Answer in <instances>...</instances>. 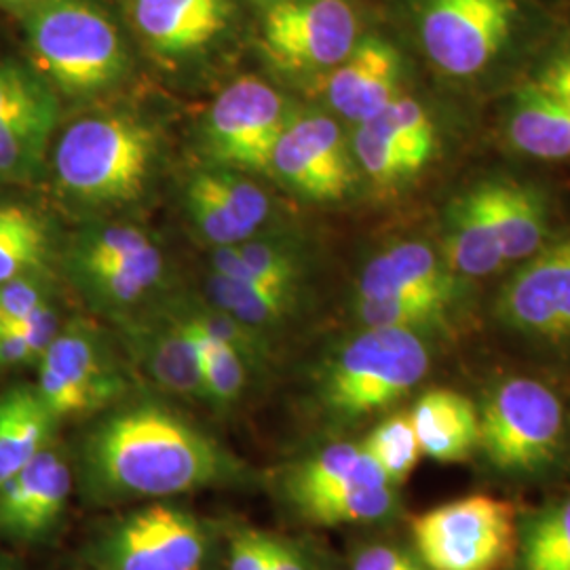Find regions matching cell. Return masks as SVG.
<instances>
[{"instance_id":"cell-1","label":"cell","mask_w":570,"mask_h":570,"mask_svg":"<svg viewBox=\"0 0 570 570\" xmlns=\"http://www.w3.org/2000/svg\"><path fill=\"white\" fill-rule=\"evenodd\" d=\"M242 465L204 431L159 406L125 407L89 433L85 487L102 499H157L233 480Z\"/></svg>"},{"instance_id":"cell-2","label":"cell","mask_w":570,"mask_h":570,"mask_svg":"<svg viewBox=\"0 0 570 570\" xmlns=\"http://www.w3.org/2000/svg\"><path fill=\"white\" fill-rule=\"evenodd\" d=\"M20 21L30 66L63 98H96L134 70L127 28L102 0H45Z\"/></svg>"},{"instance_id":"cell-3","label":"cell","mask_w":570,"mask_h":570,"mask_svg":"<svg viewBox=\"0 0 570 570\" xmlns=\"http://www.w3.org/2000/svg\"><path fill=\"white\" fill-rule=\"evenodd\" d=\"M159 159V134L131 112H98L70 122L51 148L61 197L85 207L140 199Z\"/></svg>"},{"instance_id":"cell-4","label":"cell","mask_w":570,"mask_h":570,"mask_svg":"<svg viewBox=\"0 0 570 570\" xmlns=\"http://www.w3.org/2000/svg\"><path fill=\"white\" fill-rule=\"evenodd\" d=\"M429 370V351L419 332L366 327L327 362L320 397L330 414L353 421L395 404Z\"/></svg>"},{"instance_id":"cell-5","label":"cell","mask_w":570,"mask_h":570,"mask_svg":"<svg viewBox=\"0 0 570 570\" xmlns=\"http://www.w3.org/2000/svg\"><path fill=\"white\" fill-rule=\"evenodd\" d=\"M362 28L355 0H273L256 9L254 41L277 75L317 79L351 56Z\"/></svg>"},{"instance_id":"cell-6","label":"cell","mask_w":570,"mask_h":570,"mask_svg":"<svg viewBox=\"0 0 570 570\" xmlns=\"http://www.w3.org/2000/svg\"><path fill=\"white\" fill-rule=\"evenodd\" d=\"M66 268L91 305L127 313L161 287L165 256L140 226L98 223L72 237Z\"/></svg>"},{"instance_id":"cell-7","label":"cell","mask_w":570,"mask_h":570,"mask_svg":"<svg viewBox=\"0 0 570 570\" xmlns=\"http://www.w3.org/2000/svg\"><path fill=\"white\" fill-rule=\"evenodd\" d=\"M244 0H117L131 42L167 70L209 60L237 39Z\"/></svg>"},{"instance_id":"cell-8","label":"cell","mask_w":570,"mask_h":570,"mask_svg":"<svg viewBox=\"0 0 570 570\" xmlns=\"http://www.w3.org/2000/svg\"><path fill=\"white\" fill-rule=\"evenodd\" d=\"M564 438L558 395L534 379L497 385L480 412V446L505 473H537L553 463Z\"/></svg>"},{"instance_id":"cell-9","label":"cell","mask_w":570,"mask_h":570,"mask_svg":"<svg viewBox=\"0 0 570 570\" xmlns=\"http://www.w3.org/2000/svg\"><path fill=\"white\" fill-rule=\"evenodd\" d=\"M515 534L513 508L489 494L463 497L412 520L429 570H499L515 550Z\"/></svg>"},{"instance_id":"cell-10","label":"cell","mask_w":570,"mask_h":570,"mask_svg":"<svg viewBox=\"0 0 570 570\" xmlns=\"http://www.w3.org/2000/svg\"><path fill=\"white\" fill-rule=\"evenodd\" d=\"M294 110L265 79L245 75L228 82L202 122V148L212 165L263 174Z\"/></svg>"},{"instance_id":"cell-11","label":"cell","mask_w":570,"mask_h":570,"mask_svg":"<svg viewBox=\"0 0 570 570\" xmlns=\"http://www.w3.org/2000/svg\"><path fill=\"white\" fill-rule=\"evenodd\" d=\"M518 0H416V32L429 61L469 79L494 60L513 35Z\"/></svg>"},{"instance_id":"cell-12","label":"cell","mask_w":570,"mask_h":570,"mask_svg":"<svg viewBox=\"0 0 570 570\" xmlns=\"http://www.w3.org/2000/svg\"><path fill=\"white\" fill-rule=\"evenodd\" d=\"M266 174L303 199L332 204L357 183V164L338 122L320 112H292Z\"/></svg>"},{"instance_id":"cell-13","label":"cell","mask_w":570,"mask_h":570,"mask_svg":"<svg viewBox=\"0 0 570 570\" xmlns=\"http://www.w3.org/2000/svg\"><path fill=\"white\" fill-rule=\"evenodd\" d=\"M122 381L94 327L72 322L58 332L39 362L45 406L56 419L81 416L110 404Z\"/></svg>"},{"instance_id":"cell-14","label":"cell","mask_w":570,"mask_h":570,"mask_svg":"<svg viewBox=\"0 0 570 570\" xmlns=\"http://www.w3.org/2000/svg\"><path fill=\"white\" fill-rule=\"evenodd\" d=\"M207 534L195 515L150 505L127 515L104 541V570H199Z\"/></svg>"},{"instance_id":"cell-15","label":"cell","mask_w":570,"mask_h":570,"mask_svg":"<svg viewBox=\"0 0 570 570\" xmlns=\"http://www.w3.org/2000/svg\"><path fill=\"white\" fill-rule=\"evenodd\" d=\"M184 207L205 244H242L258 237L273 214L265 190L242 171L207 164L184 184Z\"/></svg>"},{"instance_id":"cell-16","label":"cell","mask_w":570,"mask_h":570,"mask_svg":"<svg viewBox=\"0 0 570 570\" xmlns=\"http://www.w3.org/2000/svg\"><path fill=\"white\" fill-rule=\"evenodd\" d=\"M508 326L546 341H570V239L537 252L499 298Z\"/></svg>"},{"instance_id":"cell-17","label":"cell","mask_w":570,"mask_h":570,"mask_svg":"<svg viewBox=\"0 0 570 570\" xmlns=\"http://www.w3.org/2000/svg\"><path fill=\"white\" fill-rule=\"evenodd\" d=\"M72 489L70 468L58 450L41 454L0 484V534L11 541H41L60 524Z\"/></svg>"},{"instance_id":"cell-18","label":"cell","mask_w":570,"mask_h":570,"mask_svg":"<svg viewBox=\"0 0 570 570\" xmlns=\"http://www.w3.org/2000/svg\"><path fill=\"white\" fill-rule=\"evenodd\" d=\"M404 60L393 42L364 35L345 61L324 77L327 104L346 121H367L400 98Z\"/></svg>"},{"instance_id":"cell-19","label":"cell","mask_w":570,"mask_h":570,"mask_svg":"<svg viewBox=\"0 0 570 570\" xmlns=\"http://www.w3.org/2000/svg\"><path fill=\"white\" fill-rule=\"evenodd\" d=\"M122 330L138 364L159 387L174 395L205 400L197 348L167 306L125 322Z\"/></svg>"},{"instance_id":"cell-20","label":"cell","mask_w":570,"mask_h":570,"mask_svg":"<svg viewBox=\"0 0 570 570\" xmlns=\"http://www.w3.org/2000/svg\"><path fill=\"white\" fill-rule=\"evenodd\" d=\"M410 294L454 296V279L423 242L389 247L364 266L357 282V298L362 301Z\"/></svg>"},{"instance_id":"cell-21","label":"cell","mask_w":570,"mask_h":570,"mask_svg":"<svg viewBox=\"0 0 570 570\" xmlns=\"http://www.w3.org/2000/svg\"><path fill=\"white\" fill-rule=\"evenodd\" d=\"M421 452L442 463L468 459L480 446V412L452 389H431L410 412Z\"/></svg>"},{"instance_id":"cell-22","label":"cell","mask_w":570,"mask_h":570,"mask_svg":"<svg viewBox=\"0 0 570 570\" xmlns=\"http://www.w3.org/2000/svg\"><path fill=\"white\" fill-rule=\"evenodd\" d=\"M444 254L450 268L468 277H484L505 263L482 184L450 204L444 225Z\"/></svg>"},{"instance_id":"cell-23","label":"cell","mask_w":570,"mask_h":570,"mask_svg":"<svg viewBox=\"0 0 570 570\" xmlns=\"http://www.w3.org/2000/svg\"><path fill=\"white\" fill-rule=\"evenodd\" d=\"M510 140L520 153L560 161L570 157V115L539 82L522 85L515 94L508 122Z\"/></svg>"},{"instance_id":"cell-24","label":"cell","mask_w":570,"mask_h":570,"mask_svg":"<svg viewBox=\"0 0 570 570\" xmlns=\"http://www.w3.org/2000/svg\"><path fill=\"white\" fill-rule=\"evenodd\" d=\"M56 421L37 387L0 395V484L49 449Z\"/></svg>"},{"instance_id":"cell-25","label":"cell","mask_w":570,"mask_h":570,"mask_svg":"<svg viewBox=\"0 0 570 570\" xmlns=\"http://www.w3.org/2000/svg\"><path fill=\"white\" fill-rule=\"evenodd\" d=\"M482 186L505 263L524 261L541 252L548 235V214L541 195L511 180H492Z\"/></svg>"},{"instance_id":"cell-26","label":"cell","mask_w":570,"mask_h":570,"mask_svg":"<svg viewBox=\"0 0 570 570\" xmlns=\"http://www.w3.org/2000/svg\"><path fill=\"white\" fill-rule=\"evenodd\" d=\"M351 487H393L387 473L355 444H332L296 465L287 478L292 503Z\"/></svg>"},{"instance_id":"cell-27","label":"cell","mask_w":570,"mask_h":570,"mask_svg":"<svg viewBox=\"0 0 570 570\" xmlns=\"http://www.w3.org/2000/svg\"><path fill=\"white\" fill-rule=\"evenodd\" d=\"M53 245V228L39 209L0 202V284L23 275H47Z\"/></svg>"},{"instance_id":"cell-28","label":"cell","mask_w":570,"mask_h":570,"mask_svg":"<svg viewBox=\"0 0 570 570\" xmlns=\"http://www.w3.org/2000/svg\"><path fill=\"white\" fill-rule=\"evenodd\" d=\"M212 273L258 284L298 287L303 265L298 252L279 237H252L242 244L214 247Z\"/></svg>"},{"instance_id":"cell-29","label":"cell","mask_w":570,"mask_h":570,"mask_svg":"<svg viewBox=\"0 0 570 570\" xmlns=\"http://www.w3.org/2000/svg\"><path fill=\"white\" fill-rule=\"evenodd\" d=\"M298 287L258 284L209 273L205 282V301L230 317L256 330L277 326L296 303Z\"/></svg>"},{"instance_id":"cell-30","label":"cell","mask_w":570,"mask_h":570,"mask_svg":"<svg viewBox=\"0 0 570 570\" xmlns=\"http://www.w3.org/2000/svg\"><path fill=\"white\" fill-rule=\"evenodd\" d=\"M167 308L183 324L186 334L190 336L197 348L202 376H204L205 400L220 410H228L242 400L247 366L244 360L235 353V348L209 334L184 306L183 301L169 303Z\"/></svg>"},{"instance_id":"cell-31","label":"cell","mask_w":570,"mask_h":570,"mask_svg":"<svg viewBox=\"0 0 570 570\" xmlns=\"http://www.w3.org/2000/svg\"><path fill=\"white\" fill-rule=\"evenodd\" d=\"M60 119V106L0 127V184L41 178Z\"/></svg>"},{"instance_id":"cell-32","label":"cell","mask_w":570,"mask_h":570,"mask_svg":"<svg viewBox=\"0 0 570 570\" xmlns=\"http://www.w3.org/2000/svg\"><path fill=\"white\" fill-rule=\"evenodd\" d=\"M351 150L357 167L379 188H393L419 176L397 136L381 115L357 125Z\"/></svg>"},{"instance_id":"cell-33","label":"cell","mask_w":570,"mask_h":570,"mask_svg":"<svg viewBox=\"0 0 570 570\" xmlns=\"http://www.w3.org/2000/svg\"><path fill=\"white\" fill-rule=\"evenodd\" d=\"M294 505L313 524L338 527L385 518L395 505V497L391 487H351L308 497Z\"/></svg>"},{"instance_id":"cell-34","label":"cell","mask_w":570,"mask_h":570,"mask_svg":"<svg viewBox=\"0 0 570 570\" xmlns=\"http://www.w3.org/2000/svg\"><path fill=\"white\" fill-rule=\"evenodd\" d=\"M522 570H570V497L537 513L522 534Z\"/></svg>"},{"instance_id":"cell-35","label":"cell","mask_w":570,"mask_h":570,"mask_svg":"<svg viewBox=\"0 0 570 570\" xmlns=\"http://www.w3.org/2000/svg\"><path fill=\"white\" fill-rule=\"evenodd\" d=\"M454 296L446 294H410L389 298H357V317L366 327H397L419 332L444 322Z\"/></svg>"},{"instance_id":"cell-36","label":"cell","mask_w":570,"mask_h":570,"mask_svg":"<svg viewBox=\"0 0 570 570\" xmlns=\"http://www.w3.org/2000/svg\"><path fill=\"white\" fill-rule=\"evenodd\" d=\"M56 106L58 94L30 63L0 61V127Z\"/></svg>"},{"instance_id":"cell-37","label":"cell","mask_w":570,"mask_h":570,"mask_svg":"<svg viewBox=\"0 0 570 570\" xmlns=\"http://www.w3.org/2000/svg\"><path fill=\"white\" fill-rule=\"evenodd\" d=\"M362 449L387 473L391 484L404 482L423 454L410 414H395L379 423Z\"/></svg>"},{"instance_id":"cell-38","label":"cell","mask_w":570,"mask_h":570,"mask_svg":"<svg viewBox=\"0 0 570 570\" xmlns=\"http://www.w3.org/2000/svg\"><path fill=\"white\" fill-rule=\"evenodd\" d=\"M188 313L202 324V326L220 338L223 343L235 348V353L245 362L247 370H263L268 360V343L263 336V330L245 326L239 320L230 317L218 306L209 305L207 301L188 298L183 301Z\"/></svg>"},{"instance_id":"cell-39","label":"cell","mask_w":570,"mask_h":570,"mask_svg":"<svg viewBox=\"0 0 570 570\" xmlns=\"http://www.w3.org/2000/svg\"><path fill=\"white\" fill-rule=\"evenodd\" d=\"M379 115L387 121L389 127L402 144L410 164L414 165V169L421 174L425 165L431 161L438 144L435 125L431 121L428 110L416 100L400 96Z\"/></svg>"},{"instance_id":"cell-40","label":"cell","mask_w":570,"mask_h":570,"mask_svg":"<svg viewBox=\"0 0 570 570\" xmlns=\"http://www.w3.org/2000/svg\"><path fill=\"white\" fill-rule=\"evenodd\" d=\"M51 301L47 275H23L0 284V324L23 320Z\"/></svg>"},{"instance_id":"cell-41","label":"cell","mask_w":570,"mask_h":570,"mask_svg":"<svg viewBox=\"0 0 570 570\" xmlns=\"http://www.w3.org/2000/svg\"><path fill=\"white\" fill-rule=\"evenodd\" d=\"M271 537L256 530H244L233 539L228 570H268Z\"/></svg>"},{"instance_id":"cell-42","label":"cell","mask_w":570,"mask_h":570,"mask_svg":"<svg viewBox=\"0 0 570 570\" xmlns=\"http://www.w3.org/2000/svg\"><path fill=\"white\" fill-rule=\"evenodd\" d=\"M353 570H428V567L397 548L370 546L357 553Z\"/></svg>"},{"instance_id":"cell-43","label":"cell","mask_w":570,"mask_h":570,"mask_svg":"<svg viewBox=\"0 0 570 570\" xmlns=\"http://www.w3.org/2000/svg\"><path fill=\"white\" fill-rule=\"evenodd\" d=\"M534 82H539L546 91L562 104L570 115V47L556 53L537 75Z\"/></svg>"},{"instance_id":"cell-44","label":"cell","mask_w":570,"mask_h":570,"mask_svg":"<svg viewBox=\"0 0 570 570\" xmlns=\"http://www.w3.org/2000/svg\"><path fill=\"white\" fill-rule=\"evenodd\" d=\"M268 570H308L301 551L279 539H271L268 551Z\"/></svg>"},{"instance_id":"cell-45","label":"cell","mask_w":570,"mask_h":570,"mask_svg":"<svg viewBox=\"0 0 570 570\" xmlns=\"http://www.w3.org/2000/svg\"><path fill=\"white\" fill-rule=\"evenodd\" d=\"M42 2L45 0H0V11H9V13H16L20 18L21 13L39 7Z\"/></svg>"},{"instance_id":"cell-46","label":"cell","mask_w":570,"mask_h":570,"mask_svg":"<svg viewBox=\"0 0 570 570\" xmlns=\"http://www.w3.org/2000/svg\"><path fill=\"white\" fill-rule=\"evenodd\" d=\"M244 2L245 4H247V7H252V9L256 11V9L265 7V4H268V2H273V0H244Z\"/></svg>"},{"instance_id":"cell-47","label":"cell","mask_w":570,"mask_h":570,"mask_svg":"<svg viewBox=\"0 0 570 570\" xmlns=\"http://www.w3.org/2000/svg\"><path fill=\"white\" fill-rule=\"evenodd\" d=\"M0 570H20L16 569L11 562H7V560H0Z\"/></svg>"}]
</instances>
